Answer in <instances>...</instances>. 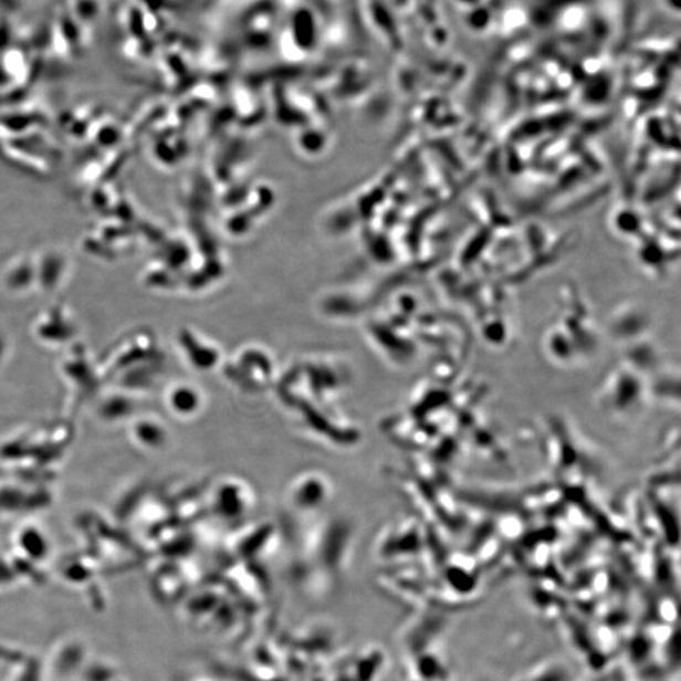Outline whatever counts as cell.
Returning <instances> with one entry per match:
<instances>
[{
  "label": "cell",
  "mask_w": 681,
  "mask_h": 681,
  "mask_svg": "<svg viewBox=\"0 0 681 681\" xmlns=\"http://www.w3.org/2000/svg\"><path fill=\"white\" fill-rule=\"evenodd\" d=\"M168 405L179 416H192L200 408L201 397L190 385H177L168 394Z\"/></svg>",
  "instance_id": "1"
}]
</instances>
